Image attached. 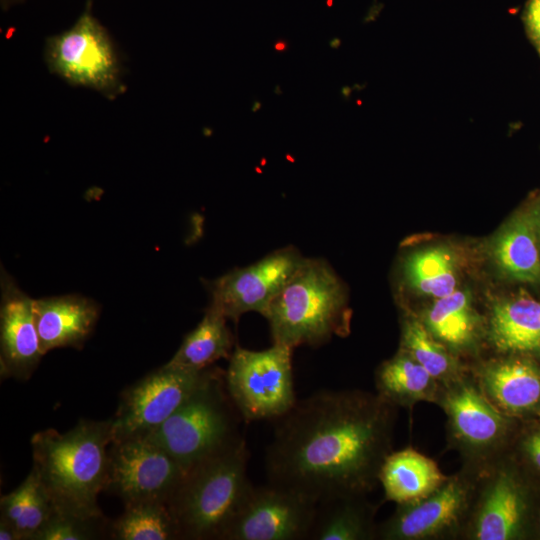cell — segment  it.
<instances>
[{"instance_id": "3957f363", "label": "cell", "mask_w": 540, "mask_h": 540, "mask_svg": "<svg viewBox=\"0 0 540 540\" xmlns=\"http://www.w3.org/2000/svg\"><path fill=\"white\" fill-rule=\"evenodd\" d=\"M263 316L273 343L317 347L349 331L345 287L329 263L307 258Z\"/></svg>"}, {"instance_id": "5b68a950", "label": "cell", "mask_w": 540, "mask_h": 540, "mask_svg": "<svg viewBox=\"0 0 540 540\" xmlns=\"http://www.w3.org/2000/svg\"><path fill=\"white\" fill-rule=\"evenodd\" d=\"M241 419L227 392L224 371L214 367L170 418L143 436L167 451L188 473L242 438Z\"/></svg>"}, {"instance_id": "cb8c5ba5", "label": "cell", "mask_w": 540, "mask_h": 540, "mask_svg": "<svg viewBox=\"0 0 540 540\" xmlns=\"http://www.w3.org/2000/svg\"><path fill=\"white\" fill-rule=\"evenodd\" d=\"M226 322L222 314L208 307L202 320L185 336L179 349L166 364L200 371L220 359H229L234 341Z\"/></svg>"}, {"instance_id": "8992f818", "label": "cell", "mask_w": 540, "mask_h": 540, "mask_svg": "<svg viewBox=\"0 0 540 540\" xmlns=\"http://www.w3.org/2000/svg\"><path fill=\"white\" fill-rule=\"evenodd\" d=\"M436 404L447 418L448 447L458 452L462 467L479 473L509 453L515 418L499 411L486 398L471 372L441 385Z\"/></svg>"}, {"instance_id": "ffe728a7", "label": "cell", "mask_w": 540, "mask_h": 540, "mask_svg": "<svg viewBox=\"0 0 540 540\" xmlns=\"http://www.w3.org/2000/svg\"><path fill=\"white\" fill-rule=\"evenodd\" d=\"M419 319L456 356L474 351L485 336L483 320L463 290L437 298Z\"/></svg>"}, {"instance_id": "8d00e7d4", "label": "cell", "mask_w": 540, "mask_h": 540, "mask_svg": "<svg viewBox=\"0 0 540 540\" xmlns=\"http://www.w3.org/2000/svg\"><path fill=\"white\" fill-rule=\"evenodd\" d=\"M348 93H349V92H348V88H347V87H344V88L342 89V94H343V95H348Z\"/></svg>"}, {"instance_id": "60d3db41", "label": "cell", "mask_w": 540, "mask_h": 540, "mask_svg": "<svg viewBox=\"0 0 540 540\" xmlns=\"http://www.w3.org/2000/svg\"><path fill=\"white\" fill-rule=\"evenodd\" d=\"M536 415H537L538 419L540 420V410L537 412Z\"/></svg>"}, {"instance_id": "d590c367", "label": "cell", "mask_w": 540, "mask_h": 540, "mask_svg": "<svg viewBox=\"0 0 540 540\" xmlns=\"http://www.w3.org/2000/svg\"><path fill=\"white\" fill-rule=\"evenodd\" d=\"M261 107H262V103L260 101H258V100H255L253 105H252L251 111L252 112H257Z\"/></svg>"}, {"instance_id": "f546056e", "label": "cell", "mask_w": 540, "mask_h": 540, "mask_svg": "<svg viewBox=\"0 0 540 540\" xmlns=\"http://www.w3.org/2000/svg\"><path fill=\"white\" fill-rule=\"evenodd\" d=\"M525 460L540 473V425L527 431L518 442Z\"/></svg>"}, {"instance_id": "44dd1931", "label": "cell", "mask_w": 540, "mask_h": 540, "mask_svg": "<svg viewBox=\"0 0 540 540\" xmlns=\"http://www.w3.org/2000/svg\"><path fill=\"white\" fill-rule=\"evenodd\" d=\"M538 219L530 210L516 213L498 232L491 255L500 270L513 280L540 284Z\"/></svg>"}, {"instance_id": "277c9868", "label": "cell", "mask_w": 540, "mask_h": 540, "mask_svg": "<svg viewBox=\"0 0 540 540\" xmlns=\"http://www.w3.org/2000/svg\"><path fill=\"white\" fill-rule=\"evenodd\" d=\"M244 438L190 470L168 501L179 538L222 539L252 484Z\"/></svg>"}, {"instance_id": "f35d334b", "label": "cell", "mask_w": 540, "mask_h": 540, "mask_svg": "<svg viewBox=\"0 0 540 540\" xmlns=\"http://www.w3.org/2000/svg\"><path fill=\"white\" fill-rule=\"evenodd\" d=\"M538 526H539V530H540V511H539V516H538Z\"/></svg>"}, {"instance_id": "e575fe53", "label": "cell", "mask_w": 540, "mask_h": 540, "mask_svg": "<svg viewBox=\"0 0 540 540\" xmlns=\"http://www.w3.org/2000/svg\"><path fill=\"white\" fill-rule=\"evenodd\" d=\"M341 44V41L339 38H333L330 42H329V45L331 48H334V49H337Z\"/></svg>"}, {"instance_id": "f1b7e54d", "label": "cell", "mask_w": 540, "mask_h": 540, "mask_svg": "<svg viewBox=\"0 0 540 540\" xmlns=\"http://www.w3.org/2000/svg\"><path fill=\"white\" fill-rule=\"evenodd\" d=\"M23 482L26 491L24 512L19 530L23 540H33V537L48 521L55 509L33 468Z\"/></svg>"}, {"instance_id": "74e56055", "label": "cell", "mask_w": 540, "mask_h": 540, "mask_svg": "<svg viewBox=\"0 0 540 540\" xmlns=\"http://www.w3.org/2000/svg\"><path fill=\"white\" fill-rule=\"evenodd\" d=\"M326 3H327V6H328V7H331V6H332V3H333V0H327Z\"/></svg>"}, {"instance_id": "ab89813d", "label": "cell", "mask_w": 540, "mask_h": 540, "mask_svg": "<svg viewBox=\"0 0 540 540\" xmlns=\"http://www.w3.org/2000/svg\"><path fill=\"white\" fill-rule=\"evenodd\" d=\"M92 3H93V0H86V4L92 5Z\"/></svg>"}, {"instance_id": "ac0fdd59", "label": "cell", "mask_w": 540, "mask_h": 540, "mask_svg": "<svg viewBox=\"0 0 540 540\" xmlns=\"http://www.w3.org/2000/svg\"><path fill=\"white\" fill-rule=\"evenodd\" d=\"M34 315L40 349L80 348L90 336L99 316L98 305L80 295L34 300Z\"/></svg>"}, {"instance_id": "6da1fadb", "label": "cell", "mask_w": 540, "mask_h": 540, "mask_svg": "<svg viewBox=\"0 0 540 540\" xmlns=\"http://www.w3.org/2000/svg\"><path fill=\"white\" fill-rule=\"evenodd\" d=\"M397 408L376 393L320 390L275 419L266 449L268 482L316 503L366 494L392 451Z\"/></svg>"}, {"instance_id": "8fae6325", "label": "cell", "mask_w": 540, "mask_h": 540, "mask_svg": "<svg viewBox=\"0 0 540 540\" xmlns=\"http://www.w3.org/2000/svg\"><path fill=\"white\" fill-rule=\"evenodd\" d=\"M187 473L163 448L146 436L113 440L108 450L104 491L124 504L170 500Z\"/></svg>"}, {"instance_id": "d6986e66", "label": "cell", "mask_w": 540, "mask_h": 540, "mask_svg": "<svg viewBox=\"0 0 540 540\" xmlns=\"http://www.w3.org/2000/svg\"><path fill=\"white\" fill-rule=\"evenodd\" d=\"M430 457L412 447L391 451L381 465L378 480L386 501L403 505L417 502L448 478Z\"/></svg>"}, {"instance_id": "83f0119b", "label": "cell", "mask_w": 540, "mask_h": 540, "mask_svg": "<svg viewBox=\"0 0 540 540\" xmlns=\"http://www.w3.org/2000/svg\"><path fill=\"white\" fill-rule=\"evenodd\" d=\"M106 528L103 517L83 518L54 511L33 540H92L102 538Z\"/></svg>"}, {"instance_id": "5bb4252c", "label": "cell", "mask_w": 540, "mask_h": 540, "mask_svg": "<svg viewBox=\"0 0 540 540\" xmlns=\"http://www.w3.org/2000/svg\"><path fill=\"white\" fill-rule=\"evenodd\" d=\"M317 503L287 488L252 486L221 540L308 539Z\"/></svg>"}, {"instance_id": "4dcf8cb0", "label": "cell", "mask_w": 540, "mask_h": 540, "mask_svg": "<svg viewBox=\"0 0 540 540\" xmlns=\"http://www.w3.org/2000/svg\"><path fill=\"white\" fill-rule=\"evenodd\" d=\"M525 21L530 37L540 50V0L529 1Z\"/></svg>"}, {"instance_id": "52a82bcc", "label": "cell", "mask_w": 540, "mask_h": 540, "mask_svg": "<svg viewBox=\"0 0 540 540\" xmlns=\"http://www.w3.org/2000/svg\"><path fill=\"white\" fill-rule=\"evenodd\" d=\"M292 350L276 343L264 350L233 349L225 385L244 421L275 420L294 406Z\"/></svg>"}, {"instance_id": "9c48e42d", "label": "cell", "mask_w": 540, "mask_h": 540, "mask_svg": "<svg viewBox=\"0 0 540 540\" xmlns=\"http://www.w3.org/2000/svg\"><path fill=\"white\" fill-rule=\"evenodd\" d=\"M510 453L478 473L474 498L461 539L514 540L528 528L530 486Z\"/></svg>"}, {"instance_id": "9a60e30c", "label": "cell", "mask_w": 540, "mask_h": 540, "mask_svg": "<svg viewBox=\"0 0 540 540\" xmlns=\"http://www.w3.org/2000/svg\"><path fill=\"white\" fill-rule=\"evenodd\" d=\"M0 374L27 380L43 353L35 322L34 300L1 272Z\"/></svg>"}, {"instance_id": "4fadbf2b", "label": "cell", "mask_w": 540, "mask_h": 540, "mask_svg": "<svg viewBox=\"0 0 540 540\" xmlns=\"http://www.w3.org/2000/svg\"><path fill=\"white\" fill-rule=\"evenodd\" d=\"M306 259L295 247L288 246L246 267L233 269L210 282L209 307L234 322L248 312L263 315Z\"/></svg>"}, {"instance_id": "836d02e7", "label": "cell", "mask_w": 540, "mask_h": 540, "mask_svg": "<svg viewBox=\"0 0 540 540\" xmlns=\"http://www.w3.org/2000/svg\"><path fill=\"white\" fill-rule=\"evenodd\" d=\"M23 0H1V5L4 9H8L16 4L21 3Z\"/></svg>"}, {"instance_id": "2e32d148", "label": "cell", "mask_w": 540, "mask_h": 540, "mask_svg": "<svg viewBox=\"0 0 540 540\" xmlns=\"http://www.w3.org/2000/svg\"><path fill=\"white\" fill-rule=\"evenodd\" d=\"M471 374L505 415L516 419L540 410V367L533 359L502 355L477 365Z\"/></svg>"}, {"instance_id": "d4e9b609", "label": "cell", "mask_w": 540, "mask_h": 540, "mask_svg": "<svg viewBox=\"0 0 540 540\" xmlns=\"http://www.w3.org/2000/svg\"><path fill=\"white\" fill-rule=\"evenodd\" d=\"M400 350L408 353L442 386L470 373L460 358L433 337L419 318L408 316L404 319Z\"/></svg>"}, {"instance_id": "30bf717a", "label": "cell", "mask_w": 540, "mask_h": 540, "mask_svg": "<svg viewBox=\"0 0 540 540\" xmlns=\"http://www.w3.org/2000/svg\"><path fill=\"white\" fill-rule=\"evenodd\" d=\"M478 473L467 468L449 475L427 497L397 505L393 514L378 524L381 540L461 539L467 524Z\"/></svg>"}, {"instance_id": "603a6c76", "label": "cell", "mask_w": 540, "mask_h": 540, "mask_svg": "<svg viewBox=\"0 0 540 540\" xmlns=\"http://www.w3.org/2000/svg\"><path fill=\"white\" fill-rule=\"evenodd\" d=\"M376 394L388 404L412 409L420 402L436 404L441 384L403 350L382 362L375 372Z\"/></svg>"}, {"instance_id": "484cf974", "label": "cell", "mask_w": 540, "mask_h": 540, "mask_svg": "<svg viewBox=\"0 0 540 540\" xmlns=\"http://www.w3.org/2000/svg\"><path fill=\"white\" fill-rule=\"evenodd\" d=\"M403 273L407 285L435 299L451 294L458 283L454 253L445 246H433L416 251L404 261Z\"/></svg>"}, {"instance_id": "ba28073f", "label": "cell", "mask_w": 540, "mask_h": 540, "mask_svg": "<svg viewBox=\"0 0 540 540\" xmlns=\"http://www.w3.org/2000/svg\"><path fill=\"white\" fill-rule=\"evenodd\" d=\"M91 8L86 4L70 28L46 39L44 58L49 71L68 84L113 99L124 91L121 65L108 31Z\"/></svg>"}, {"instance_id": "e0dca14e", "label": "cell", "mask_w": 540, "mask_h": 540, "mask_svg": "<svg viewBox=\"0 0 540 540\" xmlns=\"http://www.w3.org/2000/svg\"><path fill=\"white\" fill-rule=\"evenodd\" d=\"M485 338L501 355L540 358V301L525 291L496 301Z\"/></svg>"}, {"instance_id": "7c38bea8", "label": "cell", "mask_w": 540, "mask_h": 540, "mask_svg": "<svg viewBox=\"0 0 540 540\" xmlns=\"http://www.w3.org/2000/svg\"><path fill=\"white\" fill-rule=\"evenodd\" d=\"M214 367L188 370L167 364L129 386L112 418L113 440L147 435L170 418Z\"/></svg>"}, {"instance_id": "b9f144b4", "label": "cell", "mask_w": 540, "mask_h": 540, "mask_svg": "<svg viewBox=\"0 0 540 540\" xmlns=\"http://www.w3.org/2000/svg\"><path fill=\"white\" fill-rule=\"evenodd\" d=\"M538 228H539V230H540V217H539V219H538Z\"/></svg>"}, {"instance_id": "7402d4cb", "label": "cell", "mask_w": 540, "mask_h": 540, "mask_svg": "<svg viewBox=\"0 0 540 540\" xmlns=\"http://www.w3.org/2000/svg\"><path fill=\"white\" fill-rule=\"evenodd\" d=\"M377 508L366 494H346L320 501L308 539H377Z\"/></svg>"}, {"instance_id": "7a4b0ae2", "label": "cell", "mask_w": 540, "mask_h": 540, "mask_svg": "<svg viewBox=\"0 0 540 540\" xmlns=\"http://www.w3.org/2000/svg\"><path fill=\"white\" fill-rule=\"evenodd\" d=\"M112 441V418L82 419L64 433L48 428L32 436V468L55 511L83 518L103 517L97 497L105 489Z\"/></svg>"}, {"instance_id": "d6a6232c", "label": "cell", "mask_w": 540, "mask_h": 540, "mask_svg": "<svg viewBox=\"0 0 540 540\" xmlns=\"http://www.w3.org/2000/svg\"><path fill=\"white\" fill-rule=\"evenodd\" d=\"M274 49L278 52H284L287 50V42L284 40H278L274 44Z\"/></svg>"}, {"instance_id": "1f68e13d", "label": "cell", "mask_w": 540, "mask_h": 540, "mask_svg": "<svg viewBox=\"0 0 540 540\" xmlns=\"http://www.w3.org/2000/svg\"><path fill=\"white\" fill-rule=\"evenodd\" d=\"M0 540H23V537L14 525L0 518Z\"/></svg>"}, {"instance_id": "4316f807", "label": "cell", "mask_w": 540, "mask_h": 540, "mask_svg": "<svg viewBox=\"0 0 540 540\" xmlns=\"http://www.w3.org/2000/svg\"><path fill=\"white\" fill-rule=\"evenodd\" d=\"M116 540L180 539L173 515L166 502L143 501L125 505V510L109 526Z\"/></svg>"}]
</instances>
